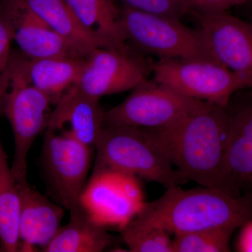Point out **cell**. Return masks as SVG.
Instances as JSON below:
<instances>
[{
  "instance_id": "21",
  "label": "cell",
  "mask_w": 252,
  "mask_h": 252,
  "mask_svg": "<svg viewBox=\"0 0 252 252\" xmlns=\"http://www.w3.org/2000/svg\"><path fill=\"white\" fill-rule=\"evenodd\" d=\"M235 229L223 228L175 235L173 252H228Z\"/></svg>"
},
{
  "instance_id": "9",
  "label": "cell",
  "mask_w": 252,
  "mask_h": 252,
  "mask_svg": "<svg viewBox=\"0 0 252 252\" xmlns=\"http://www.w3.org/2000/svg\"><path fill=\"white\" fill-rule=\"evenodd\" d=\"M140 178L107 168H94L81 198L86 216L104 228L122 230L144 206Z\"/></svg>"
},
{
  "instance_id": "1",
  "label": "cell",
  "mask_w": 252,
  "mask_h": 252,
  "mask_svg": "<svg viewBox=\"0 0 252 252\" xmlns=\"http://www.w3.org/2000/svg\"><path fill=\"white\" fill-rule=\"evenodd\" d=\"M229 127L228 107L210 104L166 128L142 130L187 182L225 189Z\"/></svg>"
},
{
  "instance_id": "24",
  "label": "cell",
  "mask_w": 252,
  "mask_h": 252,
  "mask_svg": "<svg viewBox=\"0 0 252 252\" xmlns=\"http://www.w3.org/2000/svg\"><path fill=\"white\" fill-rule=\"evenodd\" d=\"M12 41L11 32L0 4V114L3 113V101L6 89V76L12 54L11 51Z\"/></svg>"
},
{
  "instance_id": "16",
  "label": "cell",
  "mask_w": 252,
  "mask_h": 252,
  "mask_svg": "<svg viewBox=\"0 0 252 252\" xmlns=\"http://www.w3.org/2000/svg\"><path fill=\"white\" fill-rule=\"evenodd\" d=\"M81 28L100 48L127 47L114 0H65Z\"/></svg>"
},
{
  "instance_id": "8",
  "label": "cell",
  "mask_w": 252,
  "mask_h": 252,
  "mask_svg": "<svg viewBox=\"0 0 252 252\" xmlns=\"http://www.w3.org/2000/svg\"><path fill=\"white\" fill-rule=\"evenodd\" d=\"M45 132L42 161L50 190L70 215L81 213L94 148L81 143L67 130Z\"/></svg>"
},
{
  "instance_id": "3",
  "label": "cell",
  "mask_w": 252,
  "mask_h": 252,
  "mask_svg": "<svg viewBox=\"0 0 252 252\" xmlns=\"http://www.w3.org/2000/svg\"><path fill=\"white\" fill-rule=\"evenodd\" d=\"M28 59L23 54H11L3 101V112L14 134L11 170L17 183L28 182V153L36 137L46 130L53 104L49 96L30 81Z\"/></svg>"
},
{
  "instance_id": "6",
  "label": "cell",
  "mask_w": 252,
  "mask_h": 252,
  "mask_svg": "<svg viewBox=\"0 0 252 252\" xmlns=\"http://www.w3.org/2000/svg\"><path fill=\"white\" fill-rule=\"evenodd\" d=\"M153 79L179 94L227 107L246 84L238 74L217 61L158 59L152 67Z\"/></svg>"
},
{
  "instance_id": "27",
  "label": "cell",
  "mask_w": 252,
  "mask_h": 252,
  "mask_svg": "<svg viewBox=\"0 0 252 252\" xmlns=\"http://www.w3.org/2000/svg\"><path fill=\"white\" fill-rule=\"evenodd\" d=\"M1 149H2V148H1V147H0V153H1Z\"/></svg>"
},
{
  "instance_id": "22",
  "label": "cell",
  "mask_w": 252,
  "mask_h": 252,
  "mask_svg": "<svg viewBox=\"0 0 252 252\" xmlns=\"http://www.w3.org/2000/svg\"><path fill=\"white\" fill-rule=\"evenodd\" d=\"M120 232L129 252H173L170 233L162 228L130 222Z\"/></svg>"
},
{
  "instance_id": "2",
  "label": "cell",
  "mask_w": 252,
  "mask_h": 252,
  "mask_svg": "<svg viewBox=\"0 0 252 252\" xmlns=\"http://www.w3.org/2000/svg\"><path fill=\"white\" fill-rule=\"evenodd\" d=\"M252 220V190L235 195L225 189L201 186L167 189L160 198L144 203L130 222L157 227L174 235L228 228L236 230Z\"/></svg>"
},
{
  "instance_id": "14",
  "label": "cell",
  "mask_w": 252,
  "mask_h": 252,
  "mask_svg": "<svg viewBox=\"0 0 252 252\" xmlns=\"http://www.w3.org/2000/svg\"><path fill=\"white\" fill-rule=\"evenodd\" d=\"M21 198L20 251L34 252L45 248L61 227L64 210L31 187L17 183Z\"/></svg>"
},
{
  "instance_id": "25",
  "label": "cell",
  "mask_w": 252,
  "mask_h": 252,
  "mask_svg": "<svg viewBox=\"0 0 252 252\" xmlns=\"http://www.w3.org/2000/svg\"><path fill=\"white\" fill-rule=\"evenodd\" d=\"M252 0H183L184 14L225 12Z\"/></svg>"
},
{
  "instance_id": "28",
  "label": "cell",
  "mask_w": 252,
  "mask_h": 252,
  "mask_svg": "<svg viewBox=\"0 0 252 252\" xmlns=\"http://www.w3.org/2000/svg\"><path fill=\"white\" fill-rule=\"evenodd\" d=\"M0 252H1V248H0Z\"/></svg>"
},
{
  "instance_id": "26",
  "label": "cell",
  "mask_w": 252,
  "mask_h": 252,
  "mask_svg": "<svg viewBox=\"0 0 252 252\" xmlns=\"http://www.w3.org/2000/svg\"><path fill=\"white\" fill-rule=\"evenodd\" d=\"M236 250L240 252H252V220L240 227Z\"/></svg>"
},
{
  "instance_id": "18",
  "label": "cell",
  "mask_w": 252,
  "mask_h": 252,
  "mask_svg": "<svg viewBox=\"0 0 252 252\" xmlns=\"http://www.w3.org/2000/svg\"><path fill=\"white\" fill-rule=\"evenodd\" d=\"M79 56L86 59L99 47L81 28L65 0H23Z\"/></svg>"
},
{
  "instance_id": "19",
  "label": "cell",
  "mask_w": 252,
  "mask_h": 252,
  "mask_svg": "<svg viewBox=\"0 0 252 252\" xmlns=\"http://www.w3.org/2000/svg\"><path fill=\"white\" fill-rule=\"evenodd\" d=\"M107 228L97 224L84 211L70 215L67 224L60 227L43 249L45 252H102L112 245Z\"/></svg>"
},
{
  "instance_id": "10",
  "label": "cell",
  "mask_w": 252,
  "mask_h": 252,
  "mask_svg": "<svg viewBox=\"0 0 252 252\" xmlns=\"http://www.w3.org/2000/svg\"><path fill=\"white\" fill-rule=\"evenodd\" d=\"M153 61L127 45L123 49L97 48L86 59L77 87L100 99L132 90L152 74Z\"/></svg>"
},
{
  "instance_id": "5",
  "label": "cell",
  "mask_w": 252,
  "mask_h": 252,
  "mask_svg": "<svg viewBox=\"0 0 252 252\" xmlns=\"http://www.w3.org/2000/svg\"><path fill=\"white\" fill-rule=\"evenodd\" d=\"M119 18L126 41L139 52L159 59L217 61L198 28L180 19L123 6Z\"/></svg>"
},
{
  "instance_id": "29",
  "label": "cell",
  "mask_w": 252,
  "mask_h": 252,
  "mask_svg": "<svg viewBox=\"0 0 252 252\" xmlns=\"http://www.w3.org/2000/svg\"></svg>"
},
{
  "instance_id": "17",
  "label": "cell",
  "mask_w": 252,
  "mask_h": 252,
  "mask_svg": "<svg viewBox=\"0 0 252 252\" xmlns=\"http://www.w3.org/2000/svg\"><path fill=\"white\" fill-rule=\"evenodd\" d=\"M85 61L84 58L70 56L28 59V77L33 85L56 104L77 84Z\"/></svg>"
},
{
  "instance_id": "13",
  "label": "cell",
  "mask_w": 252,
  "mask_h": 252,
  "mask_svg": "<svg viewBox=\"0 0 252 252\" xmlns=\"http://www.w3.org/2000/svg\"><path fill=\"white\" fill-rule=\"evenodd\" d=\"M229 135L225 153L224 187L240 195V189L252 190V93L236 106L229 103Z\"/></svg>"
},
{
  "instance_id": "11",
  "label": "cell",
  "mask_w": 252,
  "mask_h": 252,
  "mask_svg": "<svg viewBox=\"0 0 252 252\" xmlns=\"http://www.w3.org/2000/svg\"><path fill=\"white\" fill-rule=\"evenodd\" d=\"M212 56L238 74L252 93V22L227 11L193 14Z\"/></svg>"
},
{
  "instance_id": "4",
  "label": "cell",
  "mask_w": 252,
  "mask_h": 252,
  "mask_svg": "<svg viewBox=\"0 0 252 252\" xmlns=\"http://www.w3.org/2000/svg\"><path fill=\"white\" fill-rule=\"evenodd\" d=\"M94 149V168L130 174L167 189L187 182L147 132L140 129L104 124Z\"/></svg>"
},
{
  "instance_id": "23",
  "label": "cell",
  "mask_w": 252,
  "mask_h": 252,
  "mask_svg": "<svg viewBox=\"0 0 252 252\" xmlns=\"http://www.w3.org/2000/svg\"><path fill=\"white\" fill-rule=\"evenodd\" d=\"M122 6L152 14L182 19L183 0H121Z\"/></svg>"
},
{
  "instance_id": "7",
  "label": "cell",
  "mask_w": 252,
  "mask_h": 252,
  "mask_svg": "<svg viewBox=\"0 0 252 252\" xmlns=\"http://www.w3.org/2000/svg\"><path fill=\"white\" fill-rule=\"evenodd\" d=\"M132 91L122 103L105 112L104 124L162 130L210 104L179 94L153 79H146Z\"/></svg>"
},
{
  "instance_id": "20",
  "label": "cell",
  "mask_w": 252,
  "mask_h": 252,
  "mask_svg": "<svg viewBox=\"0 0 252 252\" xmlns=\"http://www.w3.org/2000/svg\"><path fill=\"white\" fill-rule=\"evenodd\" d=\"M21 198L17 182L3 149L0 153V248L1 251H20L19 220Z\"/></svg>"
},
{
  "instance_id": "12",
  "label": "cell",
  "mask_w": 252,
  "mask_h": 252,
  "mask_svg": "<svg viewBox=\"0 0 252 252\" xmlns=\"http://www.w3.org/2000/svg\"><path fill=\"white\" fill-rule=\"evenodd\" d=\"M1 6L12 40L28 59L81 57L23 0H4Z\"/></svg>"
},
{
  "instance_id": "15",
  "label": "cell",
  "mask_w": 252,
  "mask_h": 252,
  "mask_svg": "<svg viewBox=\"0 0 252 252\" xmlns=\"http://www.w3.org/2000/svg\"><path fill=\"white\" fill-rule=\"evenodd\" d=\"M104 114L99 99L84 94L74 85L56 102L46 130H61L67 125V130L73 137L94 149L104 127Z\"/></svg>"
}]
</instances>
